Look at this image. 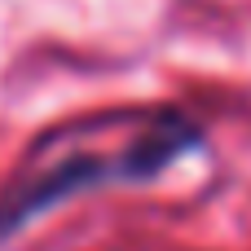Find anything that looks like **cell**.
Instances as JSON below:
<instances>
[{
    "label": "cell",
    "instance_id": "1",
    "mask_svg": "<svg viewBox=\"0 0 251 251\" xmlns=\"http://www.w3.org/2000/svg\"><path fill=\"white\" fill-rule=\"evenodd\" d=\"M97 119L49 128L31 150L13 181L0 190V247L18 238L31 221L49 216L53 207L110 190V185H150L172 172L181 159L207 150V132L199 119L172 106L154 110H119L106 119L101 146H93Z\"/></svg>",
    "mask_w": 251,
    "mask_h": 251
}]
</instances>
